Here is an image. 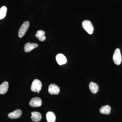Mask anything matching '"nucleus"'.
Segmentation results:
<instances>
[{
	"mask_svg": "<svg viewBox=\"0 0 122 122\" xmlns=\"http://www.w3.org/2000/svg\"><path fill=\"white\" fill-rule=\"evenodd\" d=\"M113 60L114 62L117 65H119L122 61V57L120 49L117 48L115 51L113 56Z\"/></svg>",
	"mask_w": 122,
	"mask_h": 122,
	"instance_id": "nucleus-3",
	"label": "nucleus"
},
{
	"mask_svg": "<svg viewBox=\"0 0 122 122\" xmlns=\"http://www.w3.org/2000/svg\"><path fill=\"white\" fill-rule=\"evenodd\" d=\"M46 120L48 122H55L56 121V116L55 114L52 112H49L46 115Z\"/></svg>",
	"mask_w": 122,
	"mask_h": 122,
	"instance_id": "nucleus-12",
	"label": "nucleus"
},
{
	"mask_svg": "<svg viewBox=\"0 0 122 122\" xmlns=\"http://www.w3.org/2000/svg\"><path fill=\"white\" fill-rule=\"evenodd\" d=\"M31 118L32 121L35 122H40L42 118L41 114L37 112H33L31 113Z\"/></svg>",
	"mask_w": 122,
	"mask_h": 122,
	"instance_id": "nucleus-10",
	"label": "nucleus"
},
{
	"mask_svg": "<svg viewBox=\"0 0 122 122\" xmlns=\"http://www.w3.org/2000/svg\"><path fill=\"white\" fill-rule=\"evenodd\" d=\"M30 26V23L29 21L24 22L22 24L18 31V36L20 38H22L25 34Z\"/></svg>",
	"mask_w": 122,
	"mask_h": 122,
	"instance_id": "nucleus-4",
	"label": "nucleus"
},
{
	"mask_svg": "<svg viewBox=\"0 0 122 122\" xmlns=\"http://www.w3.org/2000/svg\"><path fill=\"white\" fill-rule=\"evenodd\" d=\"M42 87V83L40 80L35 79L33 81L31 86V90L34 92H37L39 93Z\"/></svg>",
	"mask_w": 122,
	"mask_h": 122,
	"instance_id": "nucleus-1",
	"label": "nucleus"
},
{
	"mask_svg": "<svg viewBox=\"0 0 122 122\" xmlns=\"http://www.w3.org/2000/svg\"><path fill=\"white\" fill-rule=\"evenodd\" d=\"M7 8L5 6H2L0 9V20L4 19L7 13Z\"/></svg>",
	"mask_w": 122,
	"mask_h": 122,
	"instance_id": "nucleus-16",
	"label": "nucleus"
},
{
	"mask_svg": "<svg viewBox=\"0 0 122 122\" xmlns=\"http://www.w3.org/2000/svg\"><path fill=\"white\" fill-rule=\"evenodd\" d=\"M9 88V83L8 82L5 81L0 85V94H4L8 91Z\"/></svg>",
	"mask_w": 122,
	"mask_h": 122,
	"instance_id": "nucleus-11",
	"label": "nucleus"
},
{
	"mask_svg": "<svg viewBox=\"0 0 122 122\" xmlns=\"http://www.w3.org/2000/svg\"><path fill=\"white\" fill-rule=\"evenodd\" d=\"M45 31L44 30H39L37 32L35 36L41 41H44L46 39V37L45 36Z\"/></svg>",
	"mask_w": 122,
	"mask_h": 122,
	"instance_id": "nucleus-14",
	"label": "nucleus"
},
{
	"mask_svg": "<svg viewBox=\"0 0 122 122\" xmlns=\"http://www.w3.org/2000/svg\"><path fill=\"white\" fill-rule=\"evenodd\" d=\"M42 101L41 99L38 97L32 98L29 102V105L32 107H37L41 106Z\"/></svg>",
	"mask_w": 122,
	"mask_h": 122,
	"instance_id": "nucleus-6",
	"label": "nucleus"
},
{
	"mask_svg": "<svg viewBox=\"0 0 122 122\" xmlns=\"http://www.w3.org/2000/svg\"><path fill=\"white\" fill-rule=\"evenodd\" d=\"M111 111V107L108 105L102 106L100 109V113L103 114H109L110 113Z\"/></svg>",
	"mask_w": 122,
	"mask_h": 122,
	"instance_id": "nucleus-15",
	"label": "nucleus"
},
{
	"mask_svg": "<svg viewBox=\"0 0 122 122\" xmlns=\"http://www.w3.org/2000/svg\"><path fill=\"white\" fill-rule=\"evenodd\" d=\"M89 88L92 93L94 94L96 93L99 90L98 85L93 82H90Z\"/></svg>",
	"mask_w": 122,
	"mask_h": 122,
	"instance_id": "nucleus-13",
	"label": "nucleus"
},
{
	"mask_svg": "<svg viewBox=\"0 0 122 122\" xmlns=\"http://www.w3.org/2000/svg\"><path fill=\"white\" fill-rule=\"evenodd\" d=\"M48 92L51 95L58 94L60 92V87L56 84L52 83L49 86Z\"/></svg>",
	"mask_w": 122,
	"mask_h": 122,
	"instance_id": "nucleus-5",
	"label": "nucleus"
},
{
	"mask_svg": "<svg viewBox=\"0 0 122 122\" xmlns=\"http://www.w3.org/2000/svg\"><path fill=\"white\" fill-rule=\"evenodd\" d=\"M38 46V45L36 43L27 42L25 44L24 46V50L26 52H29L34 49L37 48Z\"/></svg>",
	"mask_w": 122,
	"mask_h": 122,
	"instance_id": "nucleus-7",
	"label": "nucleus"
},
{
	"mask_svg": "<svg viewBox=\"0 0 122 122\" xmlns=\"http://www.w3.org/2000/svg\"><path fill=\"white\" fill-rule=\"evenodd\" d=\"M83 28L88 34H92L94 31V27L91 22L88 20H85L82 23Z\"/></svg>",
	"mask_w": 122,
	"mask_h": 122,
	"instance_id": "nucleus-2",
	"label": "nucleus"
},
{
	"mask_svg": "<svg viewBox=\"0 0 122 122\" xmlns=\"http://www.w3.org/2000/svg\"><path fill=\"white\" fill-rule=\"evenodd\" d=\"M22 111L20 109H17L13 112L9 113L8 114L9 117L12 119H15L20 118L22 115Z\"/></svg>",
	"mask_w": 122,
	"mask_h": 122,
	"instance_id": "nucleus-8",
	"label": "nucleus"
},
{
	"mask_svg": "<svg viewBox=\"0 0 122 122\" xmlns=\"http://www.w3.org/2000/svg\"><path fill=\"white\" fill-rule=\"evenodd\" d=\"M57 62L60 65L66 64L67 62V59L66 57L62 54L57 55L56 57Z\"/></svg>",
	"mask_w": 122,
	"mask_h": 122,
	"instance_id": "nucleus-9",
	"label": "nucleus"
}]
</instances>
